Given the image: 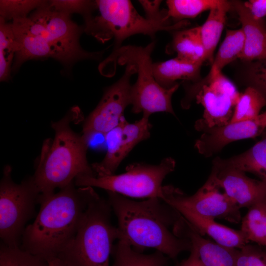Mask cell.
Returning a JSON list of instances; mask_svg holds the SVG:
<instances>
[{
	"label": "cell",
	"mask_w": 266,
	"mask_h": 266,
	"mask_svg": "<svg viewBox=\"0 0 266 266\" xmlns=\"http://www.w3.org/2000/svg\"><path fill=\"white\" fill-rule=\"evenodd\" d=\"M167 54L176 53L177 57L193 63L205 62V50L200 35V26L175 31L166 47Z\"/></svg>",
	"instance_id": "cell-20"
},
{
	"label": "cell",
	"mask_w": 266,
	"mask_h": 266,
	"mask_svg": "<svg viewBox=\"0 0 266 266\" xmlns=\"http://www.w3.org/2000/svg\"><path fill=\"white\" fill-rule=\"evenodd\" d=\"M177 266H203L199 260L196 251L191 248L189 257L183 260Z\"/></svg>",
	"instance_id": "cell-38"
},
{
	"label": "cell",
	"mask_w": 266,
	"mask_h": 266,
	"mask_svg": "<svg viewBox=\"0 0 266 266\" xmlns=\"http://www.w3.org/2000/svg\"><path fill=\"white\" fill-rule=\"evenodd\" d=\"M240 230L249 242L266 247V198L248 208Z\"/></svg>",
	"instance_id": "cell-25"
},
{
	"label": "cell",
	"mask_w": 266,
	"mask_h": 266,
	"mask_svg": "<svg viewBox=\"0 0 266 266\" xmlns=\"http://www.w3.org/2000/svg\"><path fill=\"white\" fill-rule=\"evenodd\" d=\"M202 64L193 63L177 57L163 62L153 63L152 71L158 83L165 89H170L182 80L193 83L199 81Z\"/></svg>",
	"instance_id": "cell-19"
},
{
	"label": "cell",
	"mask_w": 266,
	"mask_h": 266,
	"mask_svg": "<svg viewBox=\"0 0 266 266\" xmlns=\"http://www.w3.org/2000/svg\"><path fill=\"white\" fill-rule=\"evenodd\" d=\"M0 266H47V262L21 247L9 246L1 243Z\"/></svg>",
	"instance_id": "cell-31"
},
{
	"label": "cell",
	"mask_w": 266,
	"mask_h": 266,
	"mask_svg": "<svg viewBox=\"0 0 266 266\" xmlns=\"http://www.w3.org/2000/svg\"><path fill=\"white\" fill-rule=\"evenodd\" d=\"M99 14L85 20L84 31L100 42L114 39L112 52L122 46L123 42L134 34L154 38L160 31L181 30L189 25L187 20L167 25L141 16L130 0H96Z\"/></svg>",
	"instance_id": "cell-6"
},
{
	"label": "cell",
	"mask_w": 266,
	"mask_h": 266,
	"mask_svg": "<svg viewBox=\"0 0 266 266\" xmlns=\"http://www.w3.org/2000/svg\"><path fill=\"white\" fill-rule=\"evenodd\" d=\"M98 195L93 187H77L74 181L57 193L40 194V209L26 227L21 248L47 261L58 257L74 237L88 206Z\"/></svg>",
	"instance_id": "cell-1"
},
{
	"label": "cell",
	"mask_w": 266,
	"mask_h": 266,
	"mask_svg": "<svg viewBox=\"0 0 266 266\" xmlns=\"http://www.w3.org/2000/svg\"><path fill=\"white\" fill-rule=\"evenodd\" d=\"M231 2L238 15L245 38L244 48L239 59L250 62L266 58V27L264 20L254 19L243 2Z\"/></svg>",
	"instance_id": "cell-17"
},
{
	"label": "cell",
	"mask_w": 266,
	"mask_h": 266,
	"mask_svg": "<svg viewBox=\"0 0 266 266\" xmlns=\"http://www.w3.org/2000/svg\"><path fill=\"white\" fill-rule=\"evenodd\" d=\"M266 129V111L253 119L201 129L195 147L200 154L209 157L231 142L261 135Z\"/></svg>",
	"instance_id": "cell-15"
},
{
	"label": "cell",
	"mask_w": 266,
	"mask_h": 266,
	"mask_svg": "<svg viewBox=\"0 0 266 266\" xmlns=\"http://www.w3.org/2000/svg\"><path fill=\"white\" fill-rule=\"evenodd\" d=\"M221 0H168V18L176 22L194 18L202 12L218 5Z\"/></svg>",
	"instance_id": "cell-27"
},
{
	"label": "cell",
	"mask_w": 266,
	"mask_h": 266,
	"mask_svg": "<svg viewBox=\"0 0 266 266\" xmlns=\"http://www.w3.org/2000/svg\"><path fill=\"white\" fill-rule=\"evenodd\" d=\"M261 139L245 152L225 159L233 167L248 172L266 182V129Z\"/></svg>",
	"instance_id": "cell-22"
},
{
	"label": "cell",
	"mask_w": 266,
	"mask_h": 266,
	"mask_svg": "<svg viewBox=\"0 0 266 266\" xmlns=\"http://www.w3.org/2000/svg\"><path fill=\"white\" fill-rule=\"evenodd\" d=\"M16 40V53L12 69H17L31 59L52 58L66 65L82 60L99 59L102 52H90L67 49L54 44L44 38L33 34L11 23Z\"/></svg>",
	"instance_id": "cell-13"
},
{
	"label": "cell",
	"mask_w": 266,
	"mask_h": 266,
	"mask_svg": "<svg viewBox=\"0 0 266 266\" xmlns=\"http://www.w3.org/2000/svg\"><path fill=\"white\" fill-rule=\"evenodd\" d=\"M236 266H266V250L247 244L238 250Z\"/></svg>",
	"instance_id": "cell-35"
},
{
	"label": "cell",
	"mask_w": 266,
	"mask_h": 266,
	"mask_svg": "<svg viewBox=\"0 0 266 266\" xmlns=\"http://www.w3.org/2000/svg\"><path fill=\"white\" fill-rule=\"evenodd\" d=\"M245 45L242 30H227L225 38L214 59L212 66L222 71L227 65L239 58Z\"/></svg>",
	"instance_id": "cell-28"
},
{
	"label": "cell",
	"mask_w": 266,
	"mask_h": 266,
	"mask_svg": "<svg viewBox=\"0 0 266 266\" xmlns=\"http://www.w3.org/2000/svg\"><path fill=\"white\" fill-rule=\"evenodd\" d=\"M16 53V40L12 23L0 18V80L10 78L11 66Z\"/></svg>",
	"instance_id": "cell-29"
},
{
	"label": "cell",
	"mask_w": 266,
	"mask_h": 266,
	"mask_svg": "<svg viewBox=\"0 0 266 266\" xmlns=\"http://www.w3.org/2000/svg\"><path fill=\"white\" fill-rule=\"evenodd\" d=\"M171 157L163 159L156 165L135 163L128 166L120 174L79 176L74 180L77 187L103 189L133 198H158L163 196L162 182L175 167Z\"/></svg>",
	"instance_id": "cell-7"
},
{
	"label": "cell",
	"mask_w": 266,
	"mask_h": 266,
	"mask_svg": "<svg viewBox=\"0 0 266 266\" xmlns=\"http://www.w3.org/2000/svg\"><path fill=\"white\" fill-rule=\"evenodd\" d=\"M247 63L244 73L245 83L258 90L266 99V57Z\"/></svg>",
	"instance_id": "cell-34"
},
{
	"label": "cell",
	"mask_w": 266,
	"mask_h": 266,
	"mask_svg": "<svg viewBox=\"0 0 266 266\" xmlns=\"http://www.w3.org/2000/svg\"><path fill=\"white\" fill-rule=\"evenodd\" d=\"M172 231L177 236L190 241L203 266H236L238 249L204 238L181 215Z\"/></svg>",
	"instance_id": "cell-16"
},
{
	"label": "cell",
	"mask_w": 266,
	"mask_h": 266,
	"mask_svg": "<svg viewBox=\"0 0 266 266\" xmlns=\"http://www.w3.org/2000/svg\"><path fill=\"white\" fill-rule=\"evenodd\" d=\"M186 91L181 101L182 107L188 108L192 101L196 100L204 109L202 117L195 124L199 131L228 124L240 95L234 84L221 70L212 66L204 78L187 85Z\"/></svg>",
	"instance_id": "cell-8"
},
{
	"label": "cell",
	"mask_w": 266,
	"mask_h": 266,
	"mask_svg": "<svg viewBox=\"0 0 266 266\" xmlns=\"http://www.w3.org/2000/svg\"><path fill=\"white\" fill-rule=\"evenodd\" d=\"M161 200L174 209L184 208L205 217L234 223L241 220L240 208L209 176L192 196L172 185L163 186Z\"/></svg>",
	"instance_id": "cell-10"
},
{
	"label": "cell",
	"mask_w": 266,
	"mask_h": 266,
	"mask_svg": "<svg viewBox=\"0 0 266 266\" xmlns=\"http://www.w3.org/2000/svg\"><path fill=\"white\" fill-rule=\"evenodd\" d=\"M149 118L142 115L133 123H129L124 118L122 119V141L126 156L138 143L150 137L152 125Z\"/></svg>",
	"instance_id": "cell-30"
},
{
	"label": "cell",
	"mask_w": 266,
	"mask_h": 266,
	"mask_svg": "<svg viewBox=\"0 0 266 266\" xmlns=\"http://www.w3.org/2000/svg\"><path fill=\"white\" fill-rule=\"evenodd\" d=\"M243 3L255 20H264L266 17V0H250Z\"/></svg>",
	"instance_id": "cell-37"
},
{
	"label": "cell",
	"mask_w": 266,
	"mask_h": 266,
	"mask_svg": "<svg viewBox=\"0 0 266 266\" xmlns=\"http://www.w3.org/2000/svg\"><path fill=\"white\" fill-rule=\"evenodd\" d=\"M11 172L10 166H5L0 182V237L6 245L19 246L25 225L35 213L40 193L32 176L17 184Z\"/></svg>",
	"instance_id": "cell-9"
},
{
	"label": "cell",
	"mask_w": 266,
	"mask_h": 266,
	"mask_svg": "<svg viewBox=\"0 0 266 266\" xmlns=\"http://www.w3.org/2000/svg\"><path fill=\"white\" fill-rule=\"evenodd\" d=\"M175 209L201 235L206 234L222 246L239 249L249 243L241 230L232 229L184 208Z\"/></svg>",
	"instance_id": "cell-18"
},
{
	"label": "cell",
	"mask_w": 266,
	"mask_h": 266,
	"mask_svg": "<svg viewBox=\"0 0 266 266\" xmlns=\"http://www.w3.org/2000/svg\"><path fill=\"white\" fill-rule=\"evenodd\" d=\"M112 251L114 261L112 266H168L170 258L156 250L143 254L124 241L118 240Z\"/></svg>",
	"instance_id": "cell-23"
},
{
	"label": "cell",
	"mask_w": 266,
	"mask_h": 266,
	"mask_svg": "<svg viewBox=\"0 0 266 266\" xmlns=\"http://www.w3.org/2000/svg\"><path fill=\"white\" fill-rule=\"evenodd\" d=\"M47 262V266H72L60 257L53 258Z\"/></svg>",
	"instance_id": "cell-39"
},
{
	"label": "cell",
	"mask_w": 266,
	"mask_h": 266,
	"mask_svg": "<svg viewBox=\"0 0 266 266\" xmlns=\"http://www.w3.org/2000/svg\"><path fill=\"white\" fill-rule=\"evenodd\" d=\"M240 208L247 207L266 198V182L248 177L245 172L215 158L209 175Z\"/></svg>",
	"instance_id": "cell-14"
},
{
	"label": "cell",
	"mask_w": 266,
	"mask_h": 266,
	"mask_svg": "<svg viewBox=\"0 0 266 266\" xmlns=\"http://www.w3.org/2000/svg\"><path fill=\"white\" fill-rule=\"evenodd\" d=\"M266 106V99L256 89L248 86L240 93L233 113L229 123L253 119L260 114Z\"/></svg>",
	"instance_id": "cell-26"
},
{
	"label": "cell",
	"mask_w": 266,
	"mask_h": 266,
	"mask_svg": "<svg viewBox=\"0 0 266 266\" xmlns=\"http://www.w3.org/2000/svg\"><path fill=\"white\" fill-rule=\"evenodd\" d=\"M145 13V17L150 20L167 25H171L167 16L166 9H160L161 0H139Z\"/></svg>",
	"instance_id": "cell-36"
},
{
	"label": "cell",
	"mask_w": 266,
	"mask_h": 266,
	"mask_svg": "<svg viewBox=\"0 0 266 266\" xmlns=\"http://www.w3.org/2000/svg\"><path fill=\"white\" fill-rule=\"evenodd\" d=\"M48 2V1L42 0H0V17L6 21L26 18L32 10H35Z\"/></svg>",
	"instance_id": "cell-32"
},
{
	"label": "cell",
	"mask_w": 266,
	"mask_h": 266,
	"mask_svg": "<svg viewBox=\"0 0 266 266\" xmlns=\"http://www.w3.org/2000/svg\"><path fill=\"white\" fill-rule=\"evenodd\" d=\"M48 4L56 11L69 16L81 14L84 20L91 16L97 8L96 0H52L48 1Z\"/></svg>",
	"instance_id": "cell-33"
},
{
	"label": "cell",
	"mask_w": 266,
	"mask_h": 266,
	"mask_svg": "<svg viewBox=\"0 0 266 266\" xmlns=\"http://www.w3.org/2000/svg\"><path fill=\"white\" fill-rule=\"evenodd\" d=\"M232 8L231 1L221 0L218 5L209 10L206 21L200 26V35L205 50V61L212 64L214 51L225 26L227 13Z\"/></svg>",
	"instance_id": "cell-21"
},
{
	"label": "cell",
	"mask_w": 266,
	"mask_h": 266,
	"mask_svg": "<svg viewBox=\"0 0 266 266\" xmlns=\"http://www.w3.org/2000/svg\"><path fill=\"white\" fill-rule=\"evenodd\" d=\"M107 151L103 160L92 165L96 175H111L126 157L122 142L121 123L105 134Z\"/></svg>",
	"instance_id": "cell-24"
},
{
	"label": "cell",
	"mask_w": 266,
	"mask_h": 266,
	"mask_svg": "<svg viewBox=\"0 0 266 266\" xmlns=\"http://www.w3.org/2000/svg\"><path fill=\"white\" fill-rule=\"evenodd\" d=\"M155 42L152 41L145 47L128 45L122 46L112 52L104 62L100 65L102 73L109 68L112 75L113 66L117 63L121 65L132 64L135 66L137 75L136 82L131 88L132 112L142 113L148 117L155 113L165 112L175 115L171 99L178 89L179 84L170 89L161 86L155 80L152 71L151 54Z\"/></svg>",
	"instance_id": "cell-5"
},
{
	"label": "cell",
	"mask_w": 266,
	"mask_h": 266,
	"mask_svg": "<svg viewBox=\"0 0 266 266\" xmlns=\"http://www.w3.org/2000/svg\"><path fill=\"white\" fill-rule=\"evenodd\" d=\"M108 201L117 220L118 240L125 241L140 252L154 248L175 259L192 245L169 230L181 214L158 198L136 201L116 193L107 191Z\"/></svg>",
	"instance_id": "cell-2"
},
{
	"label": "cell",
	"mask_w": 266,
	"mask_h": 266,
	"mask_svg": "<svg viewBox=\"0 0 266 266\" xmlns=\"http://www.w3.org/2000/svg\"><path fill=\"white\" fill-rule=\"evenodd\" d=\"M77 106L72 107L60 120L51 123L54 139L46 140L34 174L32 176L41 195H49L66 186L79 176L96 174L86 156L87 141L73 131L71 122L82 119Z\"/></svg>",
	"instance_id": "cell-3"
},
{
	"label": "cell",
	"mask_w": 266,
	"mask_h": 266,
	"mask_svg": "<svg viewBox=\"0 0 266 266\" xmlns=\"http://www.w3.org/2000/svg\"><path fill=\"white\" fill-rule=\"evenodd\" d=\"M136 73L134 65H126L120 79L106 88L94 110L85 119L82 135H104L119 125L126 107L131 104V78Z\"/></svg>",
	"instance_id": "cell-11"
},
{
	"label": "cell",
	"mask_w": 266,
	"mask_h": 266,
	"mask_svg": "<svg viewBox=\"0 0 266 266\" xmlns=\"http://www.w3.org/2000/svg\"><path fill=\"white\" fill-rule=\"evenodd\" d=\"M13 23L54 44L69 49H82L79 39L84 28L73 22L69 15L53 9L48 2L29 17L13 20Z\"/></svg>",
	"instance_id": "cell-12"
},
{
	"label": "cell",
	"mask_w": 266,
	"mask_h": 266,
	"mask_svg": "<svg viewBox=\"0 0 266 266\" xmlns=\"http://www.w3.org/2000/svg\"><path fill=\"white\" fill-rule=\"evenodd\" d=\"M111 207L98 194L84 212L72 241L58 256L72 266H109L117 227L111 221Z\"/></svg>",
	"instance_id": "cell-4"
}]
</instances>
